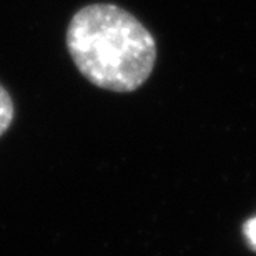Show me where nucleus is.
Returning a JSON list of instances; mask_svg holds the SVG:
<instances>
[{"mask_svg":"<svg viewBox=\"0 0 256 256\" xmlns=\"http://www.w3.org/2000/svg\"><path fill=\"white\" fill-rule=\"evenodd\" d=\"M66 48L90 84L120 94L140 88L156 62L153 35L114 4L80 8L66 28Z\"/></svg>","mask_w":256,"mask_h":256,"instance_id":"obj_1","label":"nucleus"},{"mask_svg":"<svg viewBox=\"0 0 256 256\" xmlns=\"http://www.w3.org/2000/svg\"><path fill=\"white\" fill-rule=\"evenodd\" d=\"M14 102L7 90L0 85V136L8 130L14 122Z\"/></svg>","mask_w":256,"mask_h":256,"instance_id":"obj_2","label":"nucleus"},{"mask_svg":"<svg viewBox=\"0 0 256 256\" xmlns=\"http://www.w3.org/2000/svg\"><path fill=\"white\" fill-rule=\"evenodd\" d=\"M244 234H246L252 248L256 250V218H252L246 224H244Z\"/></svg>","mask_w":256,"mask_h":256,"instance_id":"obj_3","label":"nucleus"}]
</instances>
